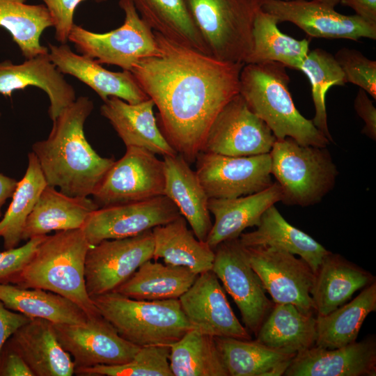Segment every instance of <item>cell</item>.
Returning <instances> with one entry per match:
<instances>
[{
    "mask_svg": "<svg viewBox=\"0 0 376 376\" xmlns=\"http://www.w3.org/2000/svg\"><path fill=\"white\" fill-rule=\"evenodd\" d=\"M179 301L192 329L213 337L251 339L249 331L233 313L218 277L212 270L198 274Z\"/></svg>",
    "mask_w": 376,
    "mask_h": 376,
    "instance_id": "ac0fdd59",
    "label": "cell"
},
{
    "mask_svg": "<svg viewBox=\"0 0 376 376\" xmlns=\"http://www.w3.org/2000/svg\"><path fill=\"white\" fill-rule=\"evenodd\" d=\"M93 110L88 97H77L52 120L48 137L32 145L47 185L70 196L91 195L115 161L97 154L85 136Z\"/></svg>",
    "mask_w": 376,
    "mask_h": 376,
    "instance_id": "7a4b0ae2",
    "label": "cell"
},
{
    "mask_svg": "<svg viewBox=\"0 0 376 376\" xmlns=\"http://www.w3.org/2000/svg\"><path fill=\"white\" fill-rule=\"evenodd\" d=\"M57 339L75 369L130 361L140 347L123 339L100 313L83 324H54Z\"/></svg>",
    "mask_w": 376,
    "mask_h": 376,
    "instance_id": "2e32d148",
    "label": "cell"
},
{
    "mask_svg": "<svg viewBox=\"0 0 376 376\" xmlns=\"http://www.w3.org/2000/svg\"><path fill=\"white\" fill-rule=\"evenodd\" d=\"M375 281L371 273L330 251L315 272L310 290L316 316L327 315Z\"/></svg>",
    "mask_w": 376,
    "mask_h": 376,
    "instance_id": "484cf974",
    "label": "cell"
},
{
    "mask_svg": "<svg viewBox=\"0 0 376 376\" xmlns=\"http://www.w3.org/2000/svg\"><path fill=\"white\" fill-rule=\"evenodd\" d=\"M163 160L142 148L126 147L92 193L99 207L147 200L164 193Z\"/></svg>",
    "mask_w": 376,
    "mask_h": 376,
    "instance_id": "9c48e42d",
    "label": "cell"
},
{
    "mask_svg": "<svg viewBox=\"0 0 376 376\" xmlns=\"http://www.w3.org/2000/svg\"><path fill=\"white\" fill-rule=\"evenodd\" d=\"M196 162V173L209 198L246 196L273 183L269 153L233 157L201 152Z\"/></svg>",
    "mask_w": 376,
    "mask_h": 376,
    "instance_id": "4fadbf2b",
    "label": "cell"
},
{
    "mask_svg": "<svg viewBox=\"0 0 376 376\" xmlns=\"http://www.w3.org/2000/svg\"><path fill=\"white\" fill-rule=\"evenodd\" d=\"M269 155L271 174L285 205H313L334 189L338 171L327 147L304 146L286 137L276 140Z\"/></svg>",
    "mask_w": 376,
    "mask_h": 376,
    "instance_id": "8992f818",
    "label": "cell"
},
{
    "mask_svg": "<svg viewBox=\"0 0 376 376\" xmlns=\"http://www.w3.org/2000/svg\"><path fill=\"white\" fill-rule=\"evenodd\" d=\"M279 185L275 182L258 192L233 198H210L208 208L214 221L205 242L212 249L238 238L247 228L257 226L263 213L281 201Z\"/></svg>",
    "mask_w": 376,
    "mask_h": 376,
    "instance_id": "cb8c5ba5",
    "label": "cell"
},
{
    "mask_svg": "<svg viewBox=\"0 0 376 376\" xmlns=\"http://www.w3.org/2000/svg\"><path fill=\"white\" fill-rule=\"evenodd\" d=\"M273 15L260 8L252 29V46L244 64L276 62L300 70L309 52L310 39H295L282 33Z\"/></svg>",
    "mask_w": 376,
    "mask_h": 376,
    "instance_id": "4dcf8cb0",
    "label": "cell"
},
{
    "mask_svg": "<svg viewBox=\"0 0 376 376\" xmlns=\"http://www.w3.org/2000/svg\"><path fill=\"white\" fill-rule=\"evenodd\" d=\"M214 251L212 271L236 304L245 328L256 335L274 303L267 297L238 238L220 243Z\"/></svg>",
    "mask_w": 376,
    "mask_h": 376,
    "instance_id": "30bf717a",
    "label": "cell"
},
{
    "mask_svg": "<svg viewBox=\"0 0 376 376\" xmlns=\"http://www.w3.org/2000/svg\"><path fill=\"white\" fill-rule=\"evenodd\" d=\"M152 31L199 52L210 55L185 0H130Z\"/></svg>",
    "mask_w": 376,
    "mask_h": 376,
    "instance_id": "836d02e7",
    "label": "cell"
},
{
    "mask_svg": "<svg viewBox=\"0 0 376 376\" xmlns=\"http://www.w3.org/2000/svg\"><path fill=\"white\" fill-rule=\"evenodd\" d=\"M125 19L118 28L95 33L75 24L68 36L81 54L100 64L116 65L130 71L140 59L158 56L159 47L152 30L141 19L130 0H120Z\"/></svg>",
    "mask_w": 376,
    "mask_h": 376,
    "instance_id": "ba28073f",
    "label": "cell"
},
{
    "mask_svg": "<svg viewBox=\"0 0 376 376\" xmlns=\"http://www.w3.org/2000/svg\"><path fill=\"white\" fill-rule=\"evenodd\" d=\"M48 49L52 61L62 74L72 75L84 83L103 102L111 96L130 104L149 99L130 71H109L95 59L75 53L66 43L60 45L49 43Z\"/></svg>",
    "mask_w": 376,
    "mask_h": 376,
    "instance_id": "ffe728a7",
    "label": "cell"
},
{
    "mask_svg": "<svg viewBox=\"0 0 376 376\" xmlns=\"http://www.w3.org/2000/svg\"><path fill=\"white\" fill-rule=\"evenodd\" d=\"M300 71L306 75L311 86L315 111L312 122L330 142H333L328 127L325 96L331 86L347 84L344 73L334 56L321 48L308 52Z\"/></svg>",
    "mask_w": 376,
    "mask_h": 376,
    "instance_id": "ab89813d",
    "label": "cell"
},
{
    "mask_svg": "<svg viewBox=\"0 0 376 376\" xmlns=\"http://www.w3.org/2000/svg\"><path fill=\"white\" fill-rule=\"evenodd\" d=\"M214 338L228 376H281L296 355L274 351L256 340Z\"/></svg>",
    "mask_w": 376,
    "mask_h": 376,
    "instance_id": "e575fe53",
    "label": "cell"
},
{
    "mask_svg": "<svg viewBox=\"0 0 376 376\" xmlns=\"http://www.w3.org/2000/svg\"><path fill=\"white\" fill-rule=\"evenodd\" d=\"M244 249L274 304H292L301 313L314 315L310 290L315 273L306 262L275 246H244Z\"/></svg>",
    "mask_w": 376,
    "mask_h": 376,
    "instance_id": "8fae6325",
    "label": "cell"
},
{
    "mask_svg": "<svg viewBox=\"0 0 376 376\" xmlns=\"http://www.w3.org/2000/svg\"><path fill=\"white\" fill-rule=\"evenodd\" d=\"M0 301L10 310L54 324H83L89 318L68 298L40 288L0 284Z\"/></svg>",
    "mask_w": 376,
    "mask_h": 376,
    "instance_id": "d6a6232c",
    "label": "cell"
},
{
    "mask_svg": "<svg viewBox=\"0 0 376 376\" xmlns=\"http://www.w3.org/2000/svg\"><path fill=\"white\" fill-rule=\"evenodd\" d=\"M152 230L138 235L105 240L88 249L85 285L90 297L115 290L153 257Z\"/></svg>",
    "mask_w": 376,
    "mask_h": 376,
    "instance_id": "7c38bea8",
    "label": "cell"
},
{
    "mask_svg": "<svg viewBox=\"0 0 376 376\" xmlns=\"http://www.w3.org/2000/svg\"><path fill=\"white\" fill-rule=\"evenodd\" d=\"M261 7L262 6L269 0H255Z\"/></svg>",
    "mask_w": 376,
    "mask_h": 376,
    "instance_id": "816d5d0a",
    "label": "cell"
},
{
    "mask_svg": "<svg viewBox=\"0 0 376 376\" xmlns=\"http://www.w3.org/2000/svg\"><path fill=\"white\" fill-rule=\"evenodd\" d=\"M181 215L166 196L99 207L90 214L81 230L91 246L105 240L138 235Z\"/></svg>",
    "mask_w": 376,
    "mask_h": 376,
    "instance_id": "9a60e30c",
    "label": "cell"
},
{
    "mask_svg": "<svg viewBox=\"0 0 376 376\" xmlns=\"http://www.w3.org/2000/svg\"><path fill=\"white\" fill-rule=\"evenodd\" d=\"M46 235L34 237L21 246L0 252V284L14 283Z\"/></svg>",
    "mask_w": 376,
    "mask_h": 376,
    "instance_id": "7bdbcfd3",
    "label": "cell"
},
{
    "mask_svg": "<svg viewBox=\"0 0 376 376\" xmlns=\"http://www.w3.org/2000/svg\"><path fill=\"white\" fill-rule=\"evenodd\" d=\"M33 86L44 91L49 99V115L54 120L76 98L74 88L52 61L49 52L15 64L0 62V93L11 97L13 93Z\"/></svg>",
    "mask_w": 376,
    "mask_h": 376,
    "instance_id": "44dd1931",
    "label": "cell"
},
{
    "mask_svg": "<svg viewBox=\"0 0 376 376\" xmlns=\"http://www.w3.org/2000/svg\"><path fill=\"white\" fill-rule=\"evenodd\" d=\"M6 343L17 352L34 376H72L75 364L61 347L52 322L31 318L21 326Z\"/></svg>",
    "mask_w": 376,
    "mask_h": 376,
    "instance_id": "7402d4cb",
    "label": "cell"
},
{
    "mask_svg": "<svg viewBox=\"0 0 376 376\" xmlns=\"http://www.w3.org/2000/svg\"><path fill=\"white\" fill-rule=\"evenodd\" d=\"M48 9L55 28V38L61 44H65L74 23V14L77 6L86 0H42ZM97 3L107 0H93Z\"/></svg>",
    "mask_w": 376,
    "mask_h": 376,
    "instance_id": "ee69618b",
    "label": "cell"
},
{
    "mask_svg": "<svg viewBox=\"0 0 376 376\" xmlns=\"http://www.w3.org/2000/svg\"><path fill=\"white\" fill-rule=\"evenodd\" d=\"M26 0H0V26L6 29L27 59L49 52L40 44L43 31L54 26L45 4L31 5Z\"/></svg>",
    "mask_w": 376,
    "mask_h": 376,
    "instance_id": "8d00e7d4",
    "label": "cell"
},
{
    "mask_svg": "<svg viewBox=\"0 0 376 376\" xmlns=\"http://www.w3.org/2000/svg\"><path fill=\"white\" fill-rule=\"evenodd\" d=\"M165 174L164 195L178 207L195 236L205 241L212 223L209 197L196 171L179 154L163 157Z\"/></svg>",
    "mask_w": 376,
    "mask_h": 376,
    "instance_id": "d4e9b609",
    "label": "cell"
},
{
    "mask_svg": "<svg viewBox=\"0 0 376 376\" xmlns=\"http://www.w3.org/2000/svg\"><path fill=\"white\" fill-rule=\"evenodd\" d=\"M88 196H72L47 185L28 217L22 240L52 231L81 228L91 212L98 209Z\"/></svg>",
    "mask_w": 376,
    "mask_h": 376,
    "instance_id": "4316f807",
    "label": "cell"
},
{
    "mask_svg": "<svg viewBox=\"0 0 376 376\" xmlns=\"http://www.w3.org/2000/svg\"><path fill=\"white\" fill-rule=\"evenodd\" d=\"M152 233L153 259L162 258L166 264L183 266L197 274L212 270L214 249L195 236L183 216L153 228Z\"/></svg>",
    "mask_w": 376,
    "mask_h": 376,
    "instance_id": "f1b7e54d",
    "label": "cell"
},
{
    "mask_svg": "<svg viewBox=\"0 0 376 376\" xmlns=\"http://www.w3.org/2000/svg\"><path fill=\"white\" fill-rule=\"evenodd\" d=\"M334 58L341 68L346 82L358 86L376 99V61L355 49L343 47Z\"/></svg>",
    "mask_w": 376,
    "mask_h": 376,
    "instance_id": "b9f144b4",
    "label": "cell"
},
{
    "mask_svg": "<svg viewBox=\"0 0 376 376\" xmlns=\"http://www.w3.org/2000/svg\"><path fill=\"white\" fill-rule=\"evenodd\" d=\"M256 340L274 351L297 354L315 345V318L301 313L292 304H274Z\"/></svg>",
    "mask_w": 376,
    "mask_h": 376,
    "instance_id": "f546056e",
    "label": "cell"
},
{
    "mask_svg": "<svg viewBox=\"0 0 376 376\" xmlns=\"http://www.w3.org/2000/svg\"><path fill=\"white\" fill-rule=\"evenodd\" d=\"M153 33L159 54L140 59L130 72L157 108L167 141L193 163L213 121L239 94L244 64L220 61Z\"/></svg>",
    "mask_w": 376,
    "mask_h": 376,
    "instance_id": "6da1fadb",
    "label": "cell"
},
{
    "mask_svg": "<svg viewBox=\"0 0 376 376\" xmlns=\"http://www.w3.org/2000/svg\"><path fill=\"white\" fill-rule=\"evenodd\" d=\"M31 318L7 308L0 301V353L11 336Z\"/></svg>",
    "mask_w": 376,
    "mask_h": 376,
    "instance_id": "7dc6e473",
    "label": "cell"
},
{
    "mask_svg": "<svg viewBox=\"0 0 376 376\" xmlns=\"http://www.w3.org/2000/svg\"><path fill=\"white\" fill-rule=\"evenodd\" d=\"M283 375L375 376V338L368 336L331 350L314 345L297 353Z\"/></svg>",
    "mask_w": 376,
    "mask_h": 376,
    "instance_id": "d6986e66",
    "label": "cell"
},
{
    "mask_svg": "<svg viewBox=\"0 0 376 376\" xmlns=\"http://www.w3.org/2000/svg\"><path fill=\"white\" fill-rule=\"evenodd\" d=\"M354 108L357 115L364 121L361 133L372 139L376 140V108L368 93L361 88L356 95Z\"/></svg>",
    "mask_w": 376,
    "mask_h": 376,
    "instance_id": "f6af8a7d",
    "label": "cell"
},
{
    "mask_svg": "<svg viewBox=\"0 0 376 376\" xmlns=\"http://www.w3.org/2000/svg\"><path fill=\"white\" fill-rule=\"evenodd\" d=\"M154 107L150 98L137 104H130L111 96L103 102L100 112L126 147L145 148L163 157L175 155L177 152L159 128Z\"/></svg>",
    "mask_w": 376,
    "mask_h": 376,
    "instance_id": "603a6c76",
    "label": "cell"
},
{
    "mask_svg": "<svg viewBox=\"0 0 376 376\" xmlns=\"http://www.w3.org/2000/svg\"><path fill=\"white\" fill-rule=\"evenodd\" d=\"M173 376H228L215 338L191 329L170 345Z\"/></svg>",
    "mask_w": 376,
    "mask_h": 376,
    "instance_id": "74e56055",
    "label": "cell"
},
{
    "mask_svg": "<svg viewBox=\"0 0 376 376\" xmlns=\"http://www.w3.org/2000/svg\"><path fill=\"white\" fill-rule=\"evenodd\" d=\"M92 246L81 228L46 235L16 277L24 288H40L68 298L90 318L100 314L85 285V260Z\"/></svg>",
    "mask_w": 376,
    "mask_h": 376,
    "instance_id": "3957f363",
    "label": "cell"
},
{
    "mask_svg": "<svg viewBox=\"0 0 376 376\" xmlns=\"http://www.w3.org/2000/svg\"><path fill=\"white\" fill-rule=\"evenodd\" d=\"M170 346L140 347L128 362L77 368L75 374L86 376H173L169 364Z\"/></svg>",
    "mask_w": 376,
    "mask_h": 376,
    "instance_id": "60d3db41",
    "label": "cell"
},
{
    "mask_svg": "<svg viewBox=\"0 0 376 376\" xmlns=\"http://www.w3.org/2000/svg\"><path fill=\"white\" fill-rule=\"evenodd\" d=\"M198 275L183 266L148 260L113 291L137 300L179 299Z\"/></svg>",
    "mask_w": 376,
    "mask_h": 376,
    "instance_id": "1f68e13d",
    "label": "cell"
},
{
    "mask_svg": "<svg viewBox=\"0 0 376 376\" xmlns=\"http://www.w3.org/2000/svg\"><path fill=\"white\" fill-rule=\"evenodd\" d=\"M376 311V283L363 288L352 300L324 316H316L315 345L335 349L357 340L366 318Z\"/></svg>",
    "mask_w": 376,
    "mask_h": 376,
    "instance_id": "d590c367",
    "label": "cell"
},
{
    "mask_svg": "<svg viewBox=\"0 0 376 376\" xmlns=\"http://www.w3.org/2000/svg\"><path fill=\"white\" fill-rule=\"evenodd\" d=\"M1 113H0V117H1Z\"/></svg>",
    "mask_w": 376,
    "mask_h": 376,
    "instance_id": "f5cc1de1",
    "label": "cell"
},
{
    "mask_svg": "<svg viewBox=\"0 0 376 376\" xmlns=\"http://www.w3.org/2000/svg\"><path fill=\"white\" fill-rule=\"evenodd\" d=\"M0 376H34L22 357L6 343L0 353Z\"/></svg>",
    "mask_w": 376,
    "mask_h": 376,
    "instance_id": "bcb514c9",
    "label": "cell"
},
{
    "mask_svg": "<svg viewBox=\"0 0 376 376\" xmlns=\"http://www.w3.org/2000/svg\"><path fill=\"white\" fill-rule=\"evenodd\" d=\"M257 229L238 237L244 246H272L299 256L314 273L330 251L304 231L288 223L275 205L262 215Z\"/></svg>",
    "mask_w": 376,
    "mask_h": 376,
    "instance_id": "83f0119b",
    "label": "cell"
},
{
    "mask_svg": "<svg viewBox=\"0 0 376 376\" xmlns=\"http://www.w3.org/2000/svg\"><path fill=\"white\" fill-rule=\"evenodd\" d=\"M340 3L351 8L366 22L376 25V0H340Z\"/></svg>",
    "mask_w": 376,
    "mask_h": 376,
    "instance_id": "c3c4849f",
    "label": "cell"
},
{
    "mask_svg": "<svg viewBox=\"0 0 376 376\" xmlns=\"http://www.w3.org/2000/svg\"><path fill=\"white\" fill-rule=\"evenodd\" d=\"M275 16L279 22L295 24L311 38L376 39V25L356 14L347 15L334 8L311 0H269L261 7Z\"/></svg>",
    "mask_w": 376,
    "mask_h": 376,
    "instance_id": "e0dca14e",
    "label": "cell"
},
{
    "mask_svg": "<svg viewBox=\"0 0 376 376\" xmlns=\"http://www.w3.org/2000/svg\"><path fill=\"white\" fill-rule=\"evenodd\" d=\"M315 1H318L322 3H324L327 6H329L332 8H336V6L340 3V0H311Z\"/></svg>",
    "mask_w": 376,
    "mask_h": 376,
    "instance_id": "f907efd6",
    "label": "cell"
},
{
    "mask_svg": "<svg viewBox=\"0 0 376 376\" xmlns=\"http://www.w3.org/2000/svg\"><path fill=\"white\" fill-rule=\"evenodd\" d=\"M276 140L267 125L238 94L213 121L201 152L233 157L266 154Z\"/></svg>",
    "mask_w": 376,
    "mask_h": 376,
    "instance_id": "5bb4252c",
    "label": "cell"
},
{
    "mask_svg": "<svg viewBox=\"0 0 376 376\" xmlns=\"http://www.w3.org/2000/svg\"><path fill=\"white\" fill-rule=\"evenodd\" d=\"M212 56L244 63L252 46L255 0H185Z\"/></svg>",
    "mask_w": 376,
    "mask_h": 376,
    "instance_id": "52a82bcc",
    "label": "cell"
},
{
    "mask_svg": "<svg viewBox=\"0 0 376 376\" xmlns=\"http://www.w3.org/2000/svg\"><path fill=\"white\" fill-rule=\"evenodd\" d=\"M91 299L118 334L139 347L170 346L192 329L179 299L137 300L116 291Z\"/></svg>",
    "mask_w": 376,
    "mask_h": 376,
    "instance_id": "5b68a950",
    "label": "cell"
},
{
    "mask_svg": "<svg viewBox=\"0 0 376 376\" xmlns=\"http://www.w3.org/2000/svg\"><path fill=\"white\" fill-rule=\"evenodd\" d=\"M17 185V181L0 173V217L1 208L8 198L12 197Z\"/></svg>",
    "mask_w": 376,
    "mask_h": 376,
    "instance_id": "681fc988",
    "label": "cell"
},
{
    "mask_svg": "<svg viewBox=\"0 0 376 376\" xmlns=\"http://www.w3.org/2000/svg\"><path fill=\"white\" fill-rule=\"evenodd\" d=\"M47 185L36 157L33 152L29 153L25 174L17 182L12 201L0 220V237L5 249L18 246L26 221Z\"/></svg>",
    "mask_w": 376,
    "mask_h": 376,
    "instance_id": "f35d334b",
    "label": "cell"
},
{
    "mask_svg": "<svg viewBox=\"0 0 376 376\" xmlns=\"http://www.w3.org/2000/svg\"><path fill=\"white\" fill-rule=\"evenodd\" d=\"M285 68L276 62L244 64L239 94L276 139L290 137L301 145L327 147L329 140L296 108Z\"/></svg>",
    "mask_w": 376,
    "mask_h": 376,
    "instance_id": "277c9868",
    "label": "cell"
}]
</instances>
